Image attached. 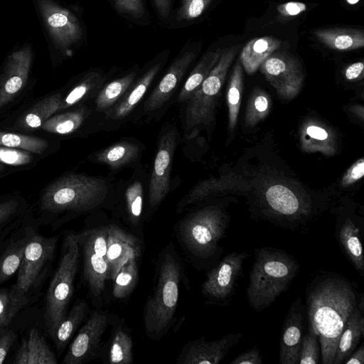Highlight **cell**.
<instances>
[{"label":"cell","instance_id":"44dd1931","mask_svg":"<svg viewBox=\"0 0 364 364\" xmlns=\"http://www.w3.org/2000/svg\"><path fill=\"white\" fill-rule=\"evenodd\" d=\"M33 224L24 223L6 241V246L0 253V284L9 280L18 272Z\"/></svg>","mask_w":364,"mask_h":364},{"label":"cell","instance_id":"681fc988","mask_svg":"<svg viewBox=\"0 0 364 364\" xmlns=\"http://www.w3.org/2000/svg\"><path fill=\"white\" fill-rule=\"evenodd\" d=\"M263 358L257 346H253L242 353L238 355L230 364H262Z\"/></svg>","mask_w":364,"mask_h":364},{"label":"cell","instance_id":"7bdbcfd3","mask_svg":"<svg viewBox=\"0 0 364 364\" xmlns=\"http://www.w3.org/2000/svg\"><path fill=\"white\" fill-rule=\"evenodd\" d=\"M210 1L211 0H182V5L177 11V20L187 21L198 18Z\"/></svg>","mask_w":364,"mask_h":364},{"label":"cell","instance_id":"4316f807","mask_svg":"<svg viewBox=\"0 0 364 364\" xmlns=\"http://www.w3.org/2000/svg\"><path fill=\"white\" fill-rule=\"evenodd\" d=\"M87 306L85 300L78 299L57 326L51 337L57 354L60 356L71 338L84 320Z\"/></svg>","mask_w":364,"mask_h":364},{"label":"cell","instance_id":"ac0fdd59","mask_svg":"<svg viewBox=\"0 0 364 364\" xmlns=\"http://www.w3.org/2000/svg\"><path fill=\"white\" fill-rule=\"evenodd\" d=\"M304 308L300 297L291 304L283 323L279 350V364H298L304 337Z\"/></svg>","mask_w":364,"mask_h":364},{"label":"cell","instance_id":"f1b7e54d","mask_svg":"<svg viewBox=\"0 0 364 364\" xmlns=\"http://www.w3.org/2000/svg\"><path fill=\"white\" fill-rule=\"evenodd\" d=\"M301 144L306 152H321L331 156L336 151L333 134L316 122H309L302 127Z\"/></svg>","mask_w":364,"mask_h":364},{"label":"cell","instance_id":"836d02e7","mask_svg":"<svg viewBox=\"0 0 364 364\" xmlns=\"http://www.w3.org/2000/svg\"><path fill=\"white\" fill-rule=\"evenodd\" d=\"M242 90V69L240 63L234 67L232 73L228 95L227 103L228 107V129L233 132L237 121V117L241 104Z\"/></svg>","mask_w":364,"mask_h":364},{"label":"cell","instance_id":"277c9868","mask_svg":"<svg viewBox=\"0 0 364 364\" xmlns=\"http://www.w3.org/2000/svg\"><path fill=\"white\" fill-rule=\"evenodd\" d=\"M182 268L171 251L165 250L160 257L157 282L147 299L143 318L146 335L160 340L168 332L177 308Z\"/></svg>","mask_w":364,"mask_h":364},{"label":"cell","instance_id":"d6a6232c","mask_svg":"<svg viewBox=\"0 0 364 364\" xmlns=\"http://www.w3.org/2000/svg\"><path fill=\"white\" fill-rule=\"evenodd\" d=\"M88 112L86 108H80L75 111L58 114L48 119L41 127L43 129L52 133L70 134L82 125Z\"/></svg>","mask_w":364,"mask_h":364},{"label":"cell","instance_id":"9f6ffc18","mask_svg":"<svg viewBox=\"0 0 364 364\" xmlns=\"http://www.w3.org/2000/svg\"><path fill=\"white\" fill-rule=\"evenodd\" d=\"M346 1L350 4H355L359 1V0H346Z\"/></svg>","mask_w":364,"mask_h":364},{"label":"cell","instance_id":"d6986e66","mask_svg":"<svg viewBox=\"0 0 364 364\" xmlns=\"http://www.w3.org/2000/svg\"><path fill=\"white\" fill-rule=\"evenodd\" d=\"M195 58L196 53L188 51L176 58L145 101L144 105L145 113L154 114L164 107L176 92L181 79Z\"/></svg>","mask_w":364,"mask_h":364},{"label":"cell","instance_id":"9a60e30c","mask_svg":"<svg viewBox=\"0 0 364 364\" xmlns=\"http://www.w3.org/2000/svg\"><path fill=\"white\" fill-rule=\"evenodd\" d=\"M363 225V222L353 214L341 213L336 219L334 232L341 251L362 278L364 274L361 242Z\"/></svg>","mask_w":364,"mask_h":364},{"label":"cell","instance_id":"2e32d148","mask_svg":"<svg viewBox=\"0 0 364 364\" xmlns=\"http://www.w3.org/2000/svg\"><path fill=\"white\" fill-rule=\"evenodd\" d=\"M243 337L242 333H231L215 341H206L200 337L189 342L181 355L178 363L183 364H218L228 354L232 347Z\"/></svg>","mask_w":364,"mask_h":364},{"label":"cell","instance_id":"603a6c76","mask_svg":"<svg viewBox=\"0 0 364 364\" xmlns=\"http://www.w3.org/2000/svg\"><path fill=\"white\" fill-rule=\"evenodd\" d=\"M78 238V237H77ZM82 248L84 277L93 297L100 298L107 280L105 257L97 254L86 242L78 239Z\"/></svg>","mask_w":364,"mask_h":364},{"label":"cell","instance_id":"6f0895ef","mask_svg":"<svg viewBox=\"0 0 364 364\" xmlns=\"http://www.w3.org/2000/svg\"><path fill=\"white\" fill-rule=\"evenodd\" d=\"M1 167H2V166H1V165L0 164V170H1Z\"/></svg>","mask_w":364,"mask_h":364},{"label":"cell","instance_id":"52a82bcc","mask_svg":"<svg viewBox=\"0 0 364 364\" xmlns=\"http://www.w3.org/2000/svg\"><path fill=\"white\" fill-rule=\"evenodd\" d=\"M240 48L235 45L223 50L221 55L198 90L186 102L183 129L186 138H194L215 122V109L228 71Z\"/></svg>","mask_w":364,"mask_h":364},{"label":"cell","instance_id":"cb8c5ba5","mask_svg":"<svg viewBox=\"0 0 364 364\" xmlns=\"http://www.w3.org/2000/svg\"><path fill=\"white\" fill-rule=\"evenodd\" d=\"M364 334L363 311L358 305L347 319L341 332L333 364L343 363L357 348Z\"/></svg>","mask_w":364,"mask_h":364},{"label":"cell","instance_id":"f546056e","mask_svg":"<svg viewBox=\"0 0 364 364\" xmlns=\"http://www.w3.org/2000/svg\"><path fill=\"white\" fill-rule=\"evenodd\" d=\"M222 51L221 49L209 51L202 57L179 92L178 102H186L198 90L218 63Z\"/></svg>","mask_w":364,"mask_h":364},{"label":"cell","instance_id":"4dcf8cb0","mask_svg":"<svg viewBox=\"0 0 364 364\" xmlns=\"http://www.w3.org/2000/svg\"><path fill=\"white\" fill-rule=\"evenodd\" d=\"M136 72H131L107 84L97 93L95 105V110L106 112L124 95L136 77Z\"/></svg>","mask_w":364,"mask_h":364},{"label":"cell","instance_id":"ffe728a7","mask_svg":"<svg viewBox=\"0 0 364 364\" xmlns=\"http://www.w3.org/2000/svg\"><path fill=\"white\" fill-rule=\"evenodd\" d=\"M14 364H57L58 357L45 336L37 328H31L22 338L14 355Z\"/></svg>","mask_w":364,"mask_h":364},{"label":"cell","instance_id":"7402d4cb","mask_svg":"<svg viewBox=\"0 0 364 364\" xmlns=\"http://www.w3.org/2000/svg\"><path fill=\"white\" fill-rule=\"evenodd\" d=\"M161 65L162 62L154 64L140 78L134 81L122 97L105 112L106 118L118 121L128 116L145 95Z\"/></svg>","mask_w":364,"mask_h":364},{"label":"cell","instance_id":"7dc6e473","mask_svg":"<svg viewBox=\"0 0 364 364\" xmlns=\"http://www.w3.org/2000/svg\"><path fill=\"white\" fill-rule=\"evenodd\" d=\"M16 339V331L9 328V326L0 328V364L4 363Z\"/></svg>","mask_w":364,"mask_h":364},{"label":"cell","instance_id":"ab89813d","mask_svg":"<svg viewBox=\"0 0 364 364\" xmlns=\"http://www.w3.org/2000/svg\"><path fill=\"white\" fill-rule=\"evenodd\" d=\"M271 100L269 95L260 89H255L249 98L245 124L252 127L264 119L269 112Z\"/></svg>","mask_w":364,"mask_h":364},{"label":"cell","instance_id":"ba28073f","mask_svg":"<svg viewBox=\"0 0 364 364\" xmlns=\"http://www.w3.org/2000/svg\"><path fill=\"white\" fill-rule=\"evenodd\" d=\"M58 240V235L43 236L38 225L33 224L16 280L11 286L29 304L36 299L52 269Z\"/></svg>","mask_w":364,"mask_h":364},{"label":"cell","instance_id":"3957f363","mask_svg":"<svg viewBox=\"0 0 364 364\" xmlns=\"http://www.w3.org/2000/svg\"><path fill=\"white\" fill-rule=\"evenodd\" d=\"M299 270L296 259L287 252L265 246L254 250L247 297L257 313L269 308L290 287Z\"/></svg>","mask_w":364,"mask_h":364},{"label":"cell","instance_id":"484cf974","mask_svg":"<svg viewBox=\"0 0 364 364\" xmlns=\"http://www.w3.org/2000/svg\"><path fill=\"white\" fill-rule=\"evenodd\" d=\"M281 41L271 36L255 38L250 41L242 48L240 59L246 73L252 75L261 64L279 47Z\"/></svg>","mask_w":364,"mask_h":364},{"label":"cell","instance_id":"d590c367","mask_svg":"<svg viewBox=\"0 0 364 364\" xmlns=\"http://www.w3.org/2000/svg\"><path fill=\"white\" fill-rule=\"evenodd\" d=\"M133 342L131 336L122 328L113 334L108 352V363L129 364L133 362Z\"/></svg>","mask_w":364,"mask_h":364},{"label":"cell","instance_id":"8fae6325","mask_svg":"<svg viewBox=\"0 0 364 364\" xmlns=\"http://www.w3.org/2000/svg\"><path fill=\"white\" fill-rule=\"evenodd\" d=\"M178 138L176 128L171 125L160 134L149 183L151 208H156L170 191L171 167Z\"/></svg>","mask_w":364,"mask_h":364},{"label":"cell","instance_id":"4fadbf2b","mask_svg":"<svg viewBox=\"0 0 364 364\" xmlns=\"http://www.w3.org/2000/svg\"><path fill=\"white\" fill-rule=\"evenodd\" d=\"M32 44L15 46L7 55L0 75V107L7 103L26 84L34 59Z\"/></svg>","mask_w":364,"mask_h":364},{"label":"cell","instance_id":"f35d334b","mask_svg":"<svg viewBox=\"0 0 364 364\" xmlns=\"http://www.w3.org/2000/svg\"><path fill=\"white\" fill-rule=\"evenodd\" d=\"M138 259H132L118 272L114 281L113 295L117 299H124L133 291L138 279Z\"/></svg>","mask_w":364,"mask_h":364},{"label":"cell","instance_id":"8d00e7d4","mask_svg":"<svg viewBox=\"0 0 364 364\" xmlns=\"http://www.w3.org/2000/svg\"><path fill=\"white\" fill-rule=\"evenodd\" d=\"M62 102L60 94H54L36 104L24 117V124L31 128H38L59 109Z\"/></svg>","mask_w":364,"mask_h":364},{"label":"cell","instance_id":"bcb514c9","mask_svg":"<svg viewBox=\"0 0 364 364\" xmlns=\"http://www.w3.org/2000/svg\"><path fill=\"white\" fill-rule=\"evenodd\" d=\"M114 7L119 13L127 14L135 18H141L145 9L142 0H113Z\"/></svg>","mask_w":364,"mask_h":364},{"label":"cell","instance_id":"ee69618b","mask_svg":"<svg viewBox=\"0 0 364 364\" xmlns=\"http://www.w3.org/2000/svg\"><path fill=\"white\" fill-rule=\"evenodd\" d=\"M32 157L27 151L0 146V162L20 166L29 163Z\"/></svg>","mask_w":364,"mask_h":364},{"label":"cell","instance_id":"8992f818","mask_svg":"<svg viewBox=\"0 0 364 364\" xmlns=\"http://www.w3.org/2000/svg\"><path fill=\"white\" fill-rule=\"evenodd\" d=\"M80 258L77 233L64 234L58 264L48 284L43 301V321L51 338L68 312L74 291Z\"/></svg>","mask_w":364,"mask_h":364},{"label":"cell","instance_id":"f5cc1de1","mask_svg":"<svg viewBox=\"0 0 364 364\" xmlns=\"http://www.w3.org/2000/svg\"><path fill=\"white\" fill-rule=\"evenodd\" d=\"M345 364H363L364 346L362 344L357 350H354L343 362Z\"/></svg>","mask_w":364,"mask_h":364},{"label":"cell","instance_id":"60d3db41","mask_svg":"<svg viewBox=\"0 0 364 364\" xmlns=\"http://www.w3.org/2000/svg\"><path fill=\"white\" fill-rule=\"evenodd\" d=\"M0 146L41 154L46 149L47 142L38 137L0 132Z\"/></svg>","mask_w":364,"mask_h":364},{"label":"cell","instance_id":"11a10c76","mask_svg":"<svg viewBox=\"0 0 364 364\" xmlns=\"http://www.w3.org/2000/svg\"><path fill=\"white\" fill-rule=\"evenodd\" d=\"M12 228H13V226H11V227H9V228H6L5 229L0 230V250L4 245L6 237L7 236L9 232L12 231V230H12Z\"/></svg>","mask_w":364,"mask_h":364},{"label":"cell","instance_id":"f6af8a7d","mask_svg":"<svg viewBox=\"0 0 364 364\" xmlns=\"http://www.w3.org/2000/svg\"><path fill=\"white\" fill-rule=\"evenodd\" d=\"M21 208L19 201L16 199L0 201V230L13 226L9 224L19 215Z\"/></svg>","mask_w":364,"mask_h":364},{"label":"cell","instance_id":"9c48e42d","mask_svg":"<svg viewBox=\"0 0 364 364\" xmlns=\"http://www.w3.org/2000/svg\"><path fill=\"white\" fill-rule=\"evenodd\" d=\"M33 3L50 52L71 55L83 36L79 18L58 0H33Z\"/></svg>","mask_w":364,"mask_h":364},{"label":"cell","instance_id":"83f0119b","mask_svg":"<svg viewBox=\"0 0 364 364\" xmlns=\"http://www.w3.org/2000/svg\"><path fill=\"white\" fill-rule=\"evenodd\" d=\"M317 39L326 46L338 50H351L364 46L363 32L353 28H331L314 31Z\"/></svg>","mask_w":364,"mask_h":364},{"label":"cell","instance_id":"5b68a950","mask_svg":"<svg viewBox=\"0 0 364 364\" xmlns=\"http://www.w3.org/2000/svg\"><path fill=\"white\" fill-rule=\"evenodd\" d=\"M230 223V215L220 205H210L188 215L180 224V233L188 250L195 257L215 266L223 254L220 241Z\"/></svg>","mask_w":364,"mask_h":364},{"label":"cell","instance_id":"7a4b0ae2","mask_svg":"<svg viewBox=\"0 0 364 364\" xmlns=\"http://www.w3.org/2000/svg\"><path fill=\"white\" fill-rule=\"evenodd\" d=\"M109 191V184L104 178L83 174L65 176L43 193L39 206L47 218L41 223L53 228L58 216L95 210L105 202Z\"/></svg>","mask_w":364,"mask_h":364},{"label":"cell","instance_id":"7c38bea8","mask_svg":"<svg viewBox=\"0 0 364 364\" xmlns=\"http://www.w3.org/2000/svg\"><path fill=\"white\" fill-rule=\"evenodd\" d=\"M259 68L280 97L291 100L300 92L304 75L299 63L293 56L274 52Z\"/></svg>","mask_w":364,"mask_h":364},{"label":"cell","instance_id":"e575fe53","mask_svg":"<svg viewBox=\"0 0 364 364\" xmlns=\"http://www.w3.org/2000/svg\"><path fill=\"white\" fill-rule=\"evenodd\" d=\"M29 304L12 287L0 288V328L7 327L18 313Z\"/></svg>","mask_w":364,"mask_h":364},{"label":"cell","instance_id":"30bf717a","mask_svg":"<svg viewBox=\"0 0 364 364\" xmlns=\"http://www.w3.org/2000/svg\"><path fill=\"white\" fill-rule=\"evenodd\" d=\"M248 256L246 252H230L208 272L202 284V293L210 303L229 304L242 274L243 263Z\"/></svg>","mask_w":364,"mask_h":364},{"label":"cell","instance_id":"e0dca14e","mask_svg":"<svg viewBox=\"0 0 364 364\" xmlns=\"http://www.w3.org/2000/svg\"><path fill=\"white\" fill-rule=\"evenodd\" d=\"M107 279L114 280L124 264L139 257L141 246L136 237L117 225L107 226Z\"/></svg>","mask_w":364,"mask_h":364},{"label":"cell","instance_id":"db71d44e","mask_svg":"<svg viewBox=\"0 0 364 364\" xmlns=\"http://www.w3.org/2000/svg\"><path fill=\"white\" fill-rule=\"evenodd\" d=\"M155 6L163 18L168 16L171 9V0H153Z\"/></svg>","mask_w":364,"mask_h":364},{"label":"cell","instance_id":"6da1fadb","mask_svg":"<svg viewBox=\"0 0 364 364\" xmlns=\"http://www.w3.org/2000/svg\"><path fill=\"white\" fill-rule=\"evenodd\" d=\"M310 326L318 336L323 364H333L338 343L349 316L358 305L355 286L335 272H320L306 287Z\"/></svg>","mask_w":364,"mask_h":364},{"label":"cell","instance_id":"816d5d0a","mask_svg":"<svg viewBox=\"0 0 364 364\" xmlns=\"http://www.w3.org/2000/svg\"><path fill=\"white\" fill-rule=\"evenodd\" d=\"M364 64L362 62H356L349 65L346 71L345 76L348 80H353L363 75Z\"/></svg>","mask_w":364,"mask_h":364},{"label":"cell","instance_id":"c3c4849f","mask_svg":"<svg viewBox=\"0 0 364 364\" xmlns=\"http://www.w3.org/2000/svg\"><path fill=\"white\" fill-rule=\"evenodd\" d=\"M364 175V159L356 161L347 171L342 178L343 186H349L360 180Z\"/></svg>","mask_w":364,"mask_h":364},{"label":"cell","instance_id":"1f68e13d","mask_svg":"<svg viewBox=\"0 0 364 364\" xmlns=\"http://www.w3.org/2000/svg\"><path fill=\"white\" fill-rule=\"evenodd\" d=\"M105 81V77L100 72L91 71L87 73L68 93L59 109L72 106L93 95L101 88Z\"/></svg>","mask_w":364,"mask_h":364},{"label":"cell","instance_id":"f907efd6","mask_svg":"<svg viewBox=\"0 0 364 364\" xmlns=\"http://www.w3.org/2000/svg\"><path fill=\"white\" fill-rule=\"evenodd\" d=\"M306 10V5L298 1H289L277 6L278 13L284 17L294 16Z\"/></svg>","mask_w":364,"mask_h":364},{"label":"cell","instance_id":"b9f144b4","mask_svg":"<svg viewBox=\"0 0 364 364\" xmlns=\"http://www.w3.org/2000/svg\"><path fill=\"white\" fill-rule=\"evenodd\" d=\"M321 355L318 336L308 327V332L304 335L298 364H318Z\"/></svg>","mask_w":364,"mask_h":364},{"label":"cell","instance_id":"74e56055","mask_svg":"<svg viewBox=\"0 0 364 364\" xmlns=\"http://www.w3.org/2000/svg\"><path fill=\"white\" fill-rule=\"evenodd\" d=\"M126 210L129 221L136 225L141 219L144 199V184L140 179L132 181L124 193Z\"/></svg>","mask_w":364,"mask_h":364},{"label":"cell","instance_id":"d4e9b609","mask_svg":"<svg viewBox=\"0 0 364 364\" xmlns=\"http://www.w3.org/2000/svg\"><path fill=\"white\" fill-rule=\"evenodd\" d=\"M141 152L138 144L121 141L96 152L91 156V161L116 170L135 162Z\"/></svg>","mask_w":364,"mask_h":364},{"label":"cell","instance_id":"5bb4252c","mask_svg":"<svg viewBox=\"0 0 364 364\" xmlns=\"http://www.w3.org/2000/svg\"><path fill=\"white\" fill-rule=\"evenodd\" d=\"M108 323L107 314L95 311L70 344L62 364H82L95 359Z\"/></svg>","mask_w":364,"mask_h":364}]
</instances>
